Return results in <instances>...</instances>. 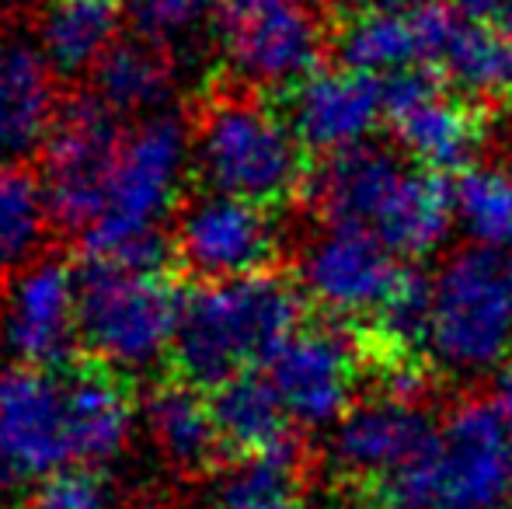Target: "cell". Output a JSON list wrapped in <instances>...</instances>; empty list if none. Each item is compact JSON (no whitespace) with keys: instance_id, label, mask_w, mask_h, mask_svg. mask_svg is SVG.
<instances>
[{"instance_id":"obj_22","label":"cell","mask_w":512,"mask_h":509,"mask_svg":"<svg viewBox=\"0 0 512 509\" xmlns=\"http://www.w3.org/2000/svg\"><path fill=\"white\" fill-rule=\"evenodd\" d=\"M122 0H42L35 42L56 77H91L98 60L122 39Z\"/></svg>"},{"instance_id":"obj_25","label":"cell","mask_w":512,"mask_h":509,"mask_svg":"<svg viewBox=\"0 0 512 509\" xmlns=\"http://www.w3.org/2000/svg\"><path fill=\"white\" fill-rule=\"evenodd\" d=\"M453 224H457V213H453V182H446L439 171L411 168L401 192L394 196V203L387 206L380 224L373 227V234L394 255L422 258L432 255L450 238Z\"/></svg>"},{"instance_id":"obj_15","label":"cell","mask_w":512,"mask_h":509,"mask_svg":"<svg viewBox=\"0 0 512 509\" xmlns=\"http://www.w3.org/2000/svg\"><path fill=\"white\" fill-rule=\"evenodd\" d=\"M436 436V422L418 401L380 394L363 405H352L335 422L328 461L342 478L380 485L422 454H429Z\"/></svg>"},{"instance_id":"obj_12","label":"cell","mask_w":512,"mask_h":509,"mask_svg":"<svg viewBox=\"0 0 512 509\" xmlns=\"http://www.w3.org/2000/svg\"><path fill=\"white\" fill-rule=\"evenodd\" d=\"M391 136L415 168L464 171L481 147V119L471 105L446 95L443 81L425 67L384 77Z\"/></svg>"},{"instance_id":"obj_5","label":"cell","mask_w":512,"mask_h":509,"mask_svg":"<svg viewBox=\"0 0 512 509\" xmlns=\"http://www.w3.org/2000/svg\"><path fill=\"white\" fill-rule=\"evenodd\" d=\"M185 293L168 272L88 258L77 265V332L91 360L115 374H143L171 356Z\"/></svg>"},{"instance_id":"obj_31","label":"cell","mask_w":512,"mask_h":509,"mask_svg":"<svg viewBox=\"0 0 512 509\" xmlns=\"http://www.w3.org/2000/svg\"><path fill=\"white\" fill-rule=\"evenodd\" d=\"M122 4H126V14L136 25V32L150 35L157 42H168L196 28L223 0H122Z\"/></svg>"},{"instance_id":"obj_35","label":"cell","mask_w":512,"mask_h":509,"mask_svg":"<svg viewBox=\"0 0 512 509\" xmlns=\"http://www.w3.org/2000/svg\"><path fill=\"white\" fill-rule=\"evenodd\" d=\"M370 7H380V11H411V7L425 4V0H366Z\"/></svg>"},{"instance_id":"obj_30","label":"cell","mask_w":512,"mask_h":509,"mask_svg":"<svg viewBox=\"0 0 512 509\" xmlns=\"http://www.w3.org/2000/svg\"><path fill=\"white\" fill-rule=\"evenodd\" d=\"M432 297H436V283H429L418 269L401 272L394 293L373 318L380 342H387L391 356H411L422 342H429Z\"/></svg>"},{"instance_id":"obj_41","label":"cell","mask_w":512,"mask_h":509,"mask_svg":"<svg viewBox=\"0 0 512 509\" xmlns=\"http://www.w3.org/2000/svg\"><path fill=\"white\" fill-rule=\"evenodd\" d=\"M0 161H4V154H0Z\"/></svg>"},{"instance_id":"obj_3","label":"cell","mask_w":512,"mask_h":509,"mask_svg":"<svg viewBox=\"0 0 512 509\" xmlns=\"http://www.w3.org/2000/svg\"><path fill=\"white\" fill-rule=\"evenodd\" d=\"M304 143L251 88L213 91L192 123V168L209 192L276 206L307 182Z\"/></svg>"},{"instance_id":"obj_36","label":"cell","mask_w":512,"mask_h":509,"mask_svg":"<svg viewBox=\"0 0 512 509\" xmlns=\"http://www.w3.org/2000/svg\"><path fill=\"white\" fill-rule=\"evenodd\" d=\"M304 7H310V11H331V7H342L345 0H300Z\"/></svg>"},{"instance_id":"obj_8","label":"cell","mask_w":512,"mask_h":509,"mask_svg":"<svg viewBox=\"0 0 512 509\" xmlns=\"http://www.w3.org/2000/svg\"><path fill=\"white\" fill-rule=\"evenodd\" d=\"M220 60L241 88L290 91L324 56V28L300 0H223L216 7Z\"/></svg>"},{"instance_id":"obj_20","label":"cell","mask_w":512,"mask_h":509,"mask_svg":"<svg viewBox=\"0 0 512 509\" xmlns=\"http://www.w3.org/2000/svg\"><path fill=\"white\" fill-rule=\"evenodd\" d=\"M74 422V450L81 468H102L126 450L133 433V391L126 377L98 360H81L63 367Z\"/></svg>"},{"instance_id":"obj_28","label":"cell","mask_w":512,"mask_h":509,"mask_svg":"<svg viewBox=\"0 0 512 509\" xmlns=\"http://www.w3.org/2000/svg\"><path fill=\"white\" fill-rule=\"evenodd\" d=\"M300 443L272 454H248L216 485V509H304L297 492Z\"/></svg>"},{"instance_id":"obj_11","label":"cell","mask_w":512,"mask_h":509,"mask_svg":"<svg viewBox=\"0 0 512 509\" xmlns=\"http://www.w3.org/2000/svg\"><path fill=\"white\" fill-rule=\"evenodd\" d=\"M0 353L18 367H67L81 346L77 332V269L42 252L4 279Z\"/></svg>"},{"instance_id":"obj_6","label":"cell","mask_w":512,"mask_h":509,"mask_svg":"<svg viewBox=\"0 0 512 509\" xmlns=\"http://www.w3.org/2000/svg\"><path fill=\"white\" fill-rule=\"evenodd\" d=\"M126 136L122 116L91 88L60 98L39 168L49 220L60 234L84 238L102 220Z\"/></svg>"},{"instance_id":"obj_38","label":"cell","mask_w":512,"mask_h":509,"mask_svg":"<svg viewBox=\"0 0 512 509\" xmlns=\"http://www.w3.org/2000/svg\"><path fill=\"white\" fill-rule=\"evenodd\" d=\"M11 4H25V0H11Z\"/></svg>"},{"instance_id":"obj_34","label":"cell","mask_w":512,"mask_h":509,"mask_svg":"<svg viewBox=\"0 0 512 509\" xmlns=\"http://www.w3.org/2000/svg\"><path fill=\"white\" fill-rule=\"evenodd\" d=\"M502 405V412L512 419V367L502 370V381H499V398H495Z\"/></svg>"},{"instance_id":"obj_4","label":"cell","mask_w":512,"mask_h":509,"mask_svg":"<svg viewBox=\"0 0 512 509\" xmlns=\"http://www.w3.org/2000/svg\"><path fill=\"white\" fill-rule=\"evenodd\" d=\"M380 496L398 509L506 506L512 496V419L499 401H460L429 454L380 482Z\"/></svg>"},{"instance_id":"obj_19","label":"cell","mask_w":512,"mask_h":509,"mask_svg":"<svg viewBox=\"0 0 512 509\" xmlns=\"http://www.w3.org/2000/svg\"><path fill=\"white\" fill-rule=\"evenodd\" d=\"M60 109L53 67L39 42L0 28V154L25 157L39 150Z\"/></svg>"},{"instance_id":"obj_17","label":"cell","mask_w":512,"mask_h":509,"mask_svg":"<svg viewBox=\"0 0 512 509\" xmlns=\"http://www.w3.org/2000/svg\"><path fill=\"white\" fill-rule=\"evenodd\" d=\"M457 7L439 0L411 7V11H366L352 14L335 35V53L342 67L363 70L373 77H391L398 70L422 67L429 60H443L453 32H457Z\"/></svg>"},{"instance_id":"obj_18","label":"cell","mask_w":512,"mask_h":509,"mask_svg":"<svg viewBox=\"0 0 512 509\" xmlns=\"http://www.w3.org/2000/svg\"><path fill=\"white\" fill-rule=\"evenodd\" d=\"M408 164L398 154L373 143L328 154L304 182L310 210L328 227H363L373 231L408 178Z\"/></svg>"},{"instance_id":"obj_10","label":"cell","mask_w":512,"mask_h":509,"mask_svg":"<svg viewBox=\"0 0 512 509\" xmlns=\"http://www.w3.org/2000/svg\"><path fill=\"white\" fill-rule=\"evenodd\" d=\"M175 265L203 283H223L269 272L279 255V231L269 206L223 192H196L185 199L171 227Z\"/></svg>"},{"instance_id":"obj_32","label":"cell","mask_w":512,"mask_h":509,"mask_svg":"<svg viewBox=\"0 0 512 509\" xmlns=\"http://www.w3.org/2000/svg\"><path fill=\"white\" fill-rule=\"evenodd\" d=\"M21 509H115V503L102 475L91 468H81L63 471V475L42 482Z\"/></svg>"},{"instance_id":"obj_37","label":"cell","mask_w":512,"mask_h":509,"mask_svg":"<svg viewBox=\"0 0 512 509\" xmlns=\"http://www.w3.org/2000/svg\"><path fill=\"white\" fill-rule=\"evenodd\" d=\"M506 269H509V283H512V258H509V262H506Z\"/></svg>"},{"instance_id":"obj_21","label":"cell","mask_w":512,"mask_h":509,"mask_svg":"<svg viewBox=\"0 0 512 509\" xmlns=\"http://www.w3.org/2000/svg\"><path fill=\"white\" fill-rule=\"evenodd\" d=\"M143 426L154 440L161 461L182 478H196L216 468L227 450L220 426L213 419V405L203 391L185 381L157 384L143 398Z\"/></svg>"},{"instance_id":"obj_29","label":"cell","mask_w":512,"mask_h":509,"mask_svg":"<svg viewBox=\"0 0 512 509\" xmlns=\"http://www.w3.org/2000/svg\"><path fill=\"white\" fill-rule=\"evenodd\" d=\"M453 213L474 248H512V175L502 168H464L453 182Z\"/></svg>"},{"instance_id":"obj_33","label":"cell","mask_w":512,"mask_h":509,"mask_svg":"<svg viewBox=\"0 0 512 509\" xmlns=\"http://www.w3.org/2000/svg\"><path fill=\"white\" fill-rule=\"evenodd\" d=\"M460 14L467 21H478V25H492L512 35V0H453Z\"/></svg>"},{"instance_id":"obj_7","label":"cell","mask_w":512,"mask_h":509,"mask_svg":"<svg viewBox=\"0 0 512 509\" xmlns=\"http://www.w3.org/2000/svg\"><path fill=\"white\" fill-rule=\"evenodd\" d=\"M432 283V356L457 374L502 367L512 353V283L499 252H457Z\"/></svg>"},{"instance_id":"obj_9","label":"cell","mask_w":512,"mask_h":509,"mask_svg":"<svg viewBox=\"0 0 512 509\" xmlns=\"http://www.w3.org/2000/svg\"><path fill=\"white\" fill-rule=\"evenodd\" d=\"M77 464L63 367L0 370V485L25 489Z\"/></svg>"},{"instance_id":"obj_23","label":"cell","mask_w":512,"mask_h":509,"mask_svg":"<svg viewBox=\"0 0 512 509\" xmlns=\"http://www.w3.org/2000/svg\"><path fill=\"white\" fill-rule=\"evenodd\" d=\"M88 88L122 119H150L164 112L175 91V60L168 53V42L140 32L119 39L91 70Z\"/></svg>"},{"instance_id":"obj_27","label":"cell","mask_w":512,"mask_h":509,"mask_svg":"<svg viewBox=\"0 0 512 509\" xmlns=\"http://www.w3.org/2000/svg\"><path fill=\"white\" fill-rule=\"evenodd\" d=\"M443 67L471 98H512V35L478 21L457 25Z\"/></svg>"},{"instance_id":"obj_16","label":"cell","mask_w":512,"mask_h":509,"mask_svg":"<svg viewBox=\"0 0 512 509\" xmlns=\"http://www.w3.org/2000/svg\"><path fill=\"white\" fill-rule=\"evenodd\" d=\"M286 95V123L304 150L324 157L366 143L387 116L384 81L349 67L314 70Z\"/></svg>"},{"instance_id":"obj_24","label":"cell","mask_w":512,"mask_h":509,"mask_svg":"<svg viewBox=\"0 0 512 509\" xmlns=\"http://www.w3.org/2000/svg\"><path fill=\"white\" fill-rule=\"evenodd\" d=\"M209 405H213V419L220 426L227 450L272 454V450L297 447L293 419L279 398L276 384L255 370L216 387Z\"/></svg>"},{"instance_id":"obj_40","label":"cell","mask_w":512,"mask_h":509,"mask_svg":"<svg viewBox=\"0 0 512 509\" xmlns=\"http://www.w3.org/2000/svg\"><path fill=\"white\" fill-rule=\"evenodd\" d=\"M387 509H398V506H387Z\"/></svg>"},{"instance_id":"obj_1","label":"cell","mask_w":512,"mask_h":509,"mask_svg":"<svg viewBox=\"0 0 512 509\" xmlns=\"http://www.w3.org/2000/svg\"><path fill=\"white\" fill-rule=\"evenodd\" d=\"M300 328V293L283 276L223 279L185 293L171 363L178 381L216 391L220 384L269 367Z\"/></svg>"},{"instance_id":"obj_14","label":"cell","mask_w":512,"mask_h":509,"mask_svg":"<svg viewBox=\"0 0 512 509\" xmlns=\"http://www.w3.org/2000/svg\"><path fill=\"white\" fill-rule=\"evenodd\" d=\"M265 370L290 419L304 429H321L335 426L352 408L359 356L342 328L317 325L297 328Z\"/></svg>"},{"instance_id":"obj_26","label":"cell","mask_w":512,"mask_h":509,"mask_svg":"<svg viewBox=\"0 0 512 509\" xmlns=\"http://www.w3.org/2000/svg\"><path fill=\"white\" fill-rule=\"evenodd\" d=\"M49 227V203L42 175L21 164H0V279L42 255Z\"/></svg>"},{"instance_id":"obj_39","label":"cell","mask_w":512,"mask_h":509,"mask_svg":"<svg viewBox=\"0 0 512 509\" xmlns=\"http://www.w3.org/2000/svg\"><path fill=\"white\" fill-rule=\"evenodd\" d=\"M495 509H509V506H495Z\"/></svg>"},{"instance_id":"obj_2","label":"cell","mask_w":512,"mask_h":509,"mask_svg":"<svg viewBox=\"0 0 512 509\" xmlns=\"http://www.w3.org/2000/svg\"><path fill=\"white\" fill-rule=\"evenodd\" d=\"M192 161V126L178 112H157L129 129L122 157L115 164L108 206L95 227L81 238L88 258L129 265L140 272H168L175 262L171 238L161 220L182 192Z\"/></svg>"},{"instance_id":"obj_13","label":"cell","mask_w":512,"mask_h":509,"mask_svg":"<svg viewBox=\"0 0 512 509\" xmlns=\"http://www.w3.org/2000/svg\"><path fill=\"white\" fill-rule=\"evenodd\" d=\"M398 255L363 227H328L300 258V290L335 318H377L401 279Z\"/></svg>"}]
</instances>
